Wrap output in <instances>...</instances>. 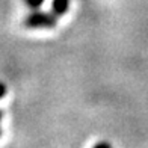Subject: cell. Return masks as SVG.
I'll return each mask as SVG.
<instances>
[{
    "label": "cell",
    "mask_w": 148,
    "mask_h": 148,
    "mask_svg": "<svg viewBox=\"0 0 148 148\" xmlns=\"http://www.w3.org/2000/svg\"><path fill=\"white\" fill-rule=\"evenodd\" d=\"M0 119H2V112H0Z\"/></svg>",
    "instance_id": "6"
},
{
    "label": "cell",
    "mask_w": 148,
    "mask_h": 148,
    "mask_svg": "<svg viewBox=\"0 0 148 148\" xmlns=\"http://www.w3.org/2000/svg\"><path fill=\"white\" fill-rule=\"evenodd\" d=\"M56 24V15L47 14V12H33L26 18V26L29 27H53Z\"/></svg>",
    "instance_id": "1"
},
{
    "label": "cell",
    "mask_w": 148,
    "mask_h": 148,
    "mask_svg": "<svg viewBox=\"0 0 148 148\" xmlns=\"http://www.w3.org/2000/svg\"><path fill=\"white\" fill-rule=\"evenodd\" d=\"M94 148H112L109 144H106V142H100V144H97Z\"/></svg>",
    "instance_id": "4"
},
{
    "label": "cell",
    "mask_w": 148,
    "mask_h": 148,
    "mask_svg": "<svg viewBox=\"0 0 148 148\" xmlns=\"http://www.w3.org/2000/svg\"><path fill=\"white\" fill-rule=\"evenodd\" d=\"M70 8V0H53L51 2V11L55 15L65 14Z\"/></svg>",
    "instance_id": "2"
},
{
    "label": "cell",
    "mask_w": 148,
    "mask_h": 148,
    "mask_svg": "<svg viewBox=\"0 0 148 148\" xmlns=\"http://www.w3.org/2000/svg\"><path fill=\"white\" fill-rule=\"evenodd\" d=\"M5 94H6V88H5V85H3V83H0V98H2Z\"/></svg>",
    "instance_id": "5"
},
{
    "label": "cell",
    "mask_w": 148,
    "mask_h": 148,
    "mask_svg": "<svg viewBox=\"0 0 148 148\" xmlns=\"http://www.w3.org/2000/svg\"><path fill=\"white\" fill-rule=\"evenodd\" d=\"M26 3H27L29 8H33V9H36L39 8L42 3H44V0H26Z\"/></svg>",
    "instance_id": "3"
}]
</instances>
